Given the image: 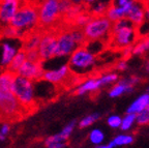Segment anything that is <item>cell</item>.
<instances>
[{"label":"cell","instance_id":"cell-37","mask_svg":"<svg viewBox=\"0 0 149 148\" xmlns=\"http://www.w3.org/2000/svg\"><path fill=\"white\" fill-rule=\"evenodd\" d=\"M59 5H60L61 14H62V16H64L72 6V2L70 0H59Z\"/></svg>","mask_w":149,"mask_h":148},{"label":"cell","instance_id":"cell-19","mask_svg":"<svg viewBox=\"0 0 149 148\" xmlns=\"http://www.w3.org/2000/svg\"><path fill=\"white\" fill-rule=\"evenodd\" d=\"M113 0H96L95 2L89 4V13L91 16H102L106 15Z\"/></svg>","mask_w":149,"mask_h":148},{"label":"cell","instance_id":"cell-23","mask_svg":"<svg viewBox=\"0 0 149 148\" xmlns=\"http://www.w3.org/2000/svg\"><path fill=\"white\" fill-rule=\"evenodd\" d=\"M40 37L42 34L38 32H33L30 33L26 38H23V45L22 48L25 51H29V50H36L38 48V45L40 42Z\"/></svg>","mask_w":149,"mask_h":148},{"label":"cell","instance_id":"cell-5","mask_svg":"<svg viewBox=\"0 0 149 148\" xmlns=\"http://www.w3.org/2000/svg\"><path fill=\"white\" fill-rule=\"evenodd\" d=\"M10 25L16 27L17 29L24 31L25 33L34 29L38 25L37 5L30 2H22L13 18Z\"/></svg>","mask_w":149,"mask_h":148},{"label":"cell","instance_id":"cell-44","mask_svg":"<svg viewBox=\"0 0 149 148\" xmlns=\"http://www.w3.org/2000/svg\"><path fill=\"white\" fill-rule=\"evenodd\" d=\"M72 2V4H77V5H83L84 4V1L85 0H70Z\"/></svg>","mask_w":149,"mask_h":148},{"label":"cell","instance_id":"cell-10","mask_svg":"<svg viewBox=\"0 0 149 148\" xmlns=\"http://www.w3.org/2000/svg\"><path fill=\"white\" fill-rule=\"evenodd\" d=\"M78 47L79 46L72 37L70 29L60 31L57 33V48L55 57L61 58L70 56Z\"/></svg>","mask_w":149,"mask_h":148},{"label":"cell","instance_id":"cell-26","mask_svg":"<svg viewBox=\"0 0 149 148\" xmlns=\"http://www.w3.org/2000/svg\"><path fill=\"white\" fill-rule=\"evenodd\" d=\"M89 141L91 144L95 146H98L100 144L104 143L105 141V134L102 130H98V128H94L89 133Z\"/></svg>","mask_w":149,"mask_h":148},{"label":"cell","instance_id":"cell-14","mask_svg":"<svg viewBox=\"0 0 149 148\" xmlns=\"http://www.w3.org/2000/svg\"><path fill=\"white\" fill-rule=\"evenodd\" d=\"M126 19L136 27H140L144 23V21L146 20L144 0H133L126 15Z\"/></svg>","mask_w":149,"mask_h":148},{"label":"cell","instance_id":"cell-9","mask_svg":"<svg viewBox=\"0 0 149 148\" xmlns=\"http://www.w3.org/2000/svg\"><path fill=\"white\" fill-rule=\"evenodd\" d=\"M22 45H19V39L17 38H5L4 40L0 42V68L1 70L7 68L17 52L22 49Z\"/></svg>","mask_w":149,"mask_h":148},{"label":"cell","instance_id":"cell-20","mask_svg":"<svg viewBox=\"0 0 149 148\" xmlns=\"http://www.w3.org/2000/svg\"><path fill=\"white\" fill-rule=\"evenodd\" d=\"M44 144L48 148H63L68 145V139L64 138L60 133L47 137Z\"/></svg>","mask_w":149,"mask_h":148},{"label":"cell","instance_id":"cell-30","mask_svg":"<svg viewBox=\"0 0 149 148\" xmlns=\"http://www.w3.org/2000/svg\"><path fill=\"white\" fill-rule=\"evenodd\" d=\"M100 115L98 113H92L89 115L85 116L84 118H82L79 122V127L80 128H85V127L91 126L93 123H95L96 121L100 119Z\"/></svg>","mask_w":149,"mask_h":148},{"label":"cell","instance_id":"cell-17","mask_svg":"<svg viewBox=\"0 0 149 148\" xmlns=\"http://www.w3.org/2000/svg\"><path fill=\"white\" fill-rule=\"evenodd\" d=\"M132 2H133V0H130L127 3L122 4V5L112 3L109 6V8H108L107 13H106V16H107L112 22H115V21H117V20H120V19L126 18V15H127L128 9H130Z\"/></svg>","mask_w":149,"mask_h":148},{"label":"cell","instance_id":"cell-34","mask_svg":"<svg viewBox=\"0 0 149 148\" xmlns=\"http://www.w3.org/2000/svg\"><path fill=\"white\" fill-rule=\"evenodd\" d=\"M121 120H122V117L114 114V115H110L109 117H108L107 123L110 127H112V128H120Z\"/></svg>","mask_w":149,"mask_h":148},{"label":"cell","instance_id":"cell-49","mask_svg":"<svg viewBox=\"0 0 149 148\" xmlns=\"http://www.w3.org/2000/svg\"><path fill=\"white\" fill-rule=\"evenodd\" d=\"M148 92H149V88H148Z\"/></svg>","mask_w":149,"mask_h":148},{"label":"cell","instance_id":"cell-24","mask_svg":"<svg viewBox=\"0 0 149 148\" xmlns=\"http://www.w3.org/2000/svg\"><path fill=\"white\" fill-rule=\"evenodd\" d=\"M149 50V35L142 37L141 39L138 38L137 42L133 46V55L141 56L145 54Z\"/></svg>","mask_w":149,"mask_h":148},{"label":"cell","instance_id":"cell-3","mask_svg":"<svg viewBox=\"0 0 149 148\" xmlns=\"http://www.w3.org/2000/svg\"><path fill=\"white\" fill-rule=\"evenodd\" d=\"M96 63L95 54L87 48L85 45L79 46L72 54L68 59V65L72 74L77 76H84L92 72Z\"/></svg>","mask_w":149,"mask_h":148},{"label":"cell","instance_id":"cell-38","mask_svg":"<svg viewBox=\"0 0 149 148\" xmlns=\"http://www.w3.org/2000/svg\"><path fill=\"white\" fill-rule=\"evenodd\" d=\"M26 58L27 60L30 61H40V53L36 50H29V51H26Z\"/></svg>","mask_w":149,"mask_h":148},{"label":"cell","instance_id":"cell-25","mask_svg":"<svg viewBox=\"0 0 149 148\" xmlns=\"http://www.w3.org/2000/svg\"><path fill=\"white\" fill-rule=\"evenodd\" d=\"M16 74L12 73L10 71H8L7 68L2 70L0 72V87L1 88H9L12 87L13 82Z\"/></svg>","mask_w":149,"mask_h":148},{"label":"cell","instance_id":"cell-41","mask_svg":"<svg viewBox=\"0 0 149 148\" xmlns=\"http://www.w3.org/2000/svg\"><path fill=\"white\" fill-rule=\"evenodd\" d=\"M127 68V61L125 59H122V60H119L118 62L116 63V70L120 71V72H123Z\"/></svg>","mask_w":149,"mask_h":148},{"label":"cell","instance_id":"cell-35","mask_svg":"<svg viewBox=\"0 0 149 148\" xmlns=\"http://www.w3.org/2000/svg\"><path fill=\"white\" fill-rule=\"evenodd\" d=\"M82 9H83V5L72 4V6L70 7V10L64 15V17L65 18H68V20H72V19H74L76 16H78L80 13L84 12V10H82Z\"/></svg>","mask_w":149,"mask_h":148},{"label":"cell","instance_id":"cell-33","mask_svg":"<svg viewBox=\"0 0 149 148\" xmlns=\"http://www.w3.org/2000/svg\"><path fill=\"white\" fill-rule=\"evenodd\" d=\"M136 122L139 125L149 124V106L138 114H136Z\"/></svg>","mask_w":149,"mask_h":148},{"label":"cell","instance_id":"cell-8","mask_svg":"<svg viewBox=\"0 0 149 148\" xmlns=\"http://www.w3.org/2000/svg\"><path fill=\"white\" fill-rule=\"evenodd\" d=\"M56 48H57V34L50 31L42 34L40 45L37 48L40 61H49L55 57Z\"/></svg>","mask_w":149,"mask_h":148},{"label":"cell","instance_id":"cell-2","mask_svg":"<svg viewBox=\"0 0 149 148\" xmlns=\"http://www.w3.org/2000/svg\"><path fill=\"white\" fill-rule=\"evenodd\" d=\"M10 89L18 98L24 111L32 110L34 108L36 103L34 81L16 74Z\"/></svg>","mask_w":149,"mask_h":148},{"label":"cell","instance_id":"cell-31","mask_svg":"<svg viewBox=\"0 0 149 148\" xmlns=\"http://www.w3.org/2000/svg\"><path fill=\"white\" fill-rule=\"evenodd\" d=\"M70 32H72V37H74V39L78 44V46H83V45L86 44L87 39H86L85 34H84V31L82 28H79V27L72 28V29H70Z\"/></svg>","mask_w":149,"mask_h":148},{"label":"cell","instance_id":"cell-43","mask_svg":"<svg viewBox=\"0 0 149 148\" xmlns=\"http://www.w3.org/2000/svg\"><path fill=\"white\" fill-rule=\"evenodd\" d=\"M128 1H130V0H113V3H114V4L122 5V4H125V3H127Z\"/></svg>","mask_w":149,"mask_h":148},{"label":"cell","instance_id":"cell-36","mask_svg":"<svg viewBox=\"0 0 149 148\" xmlns=\"http://www.w3.org/2000/svg\"><path fill=\"white\" fill-rule=\"evenodd\" d=\"M74 125H76V122H74V121H72V122L68 123V124L65 125L62 130H61L60 134L62 135L64 138H66V139L68 140V138H70V136L72 135V131H74Z\"/></svg>","mask_w":149,"mask_h":148},{"label":"cell","instance_id":"cell-7","mask_svg":"<svg viewBox=\"0 0 149 148\" xmlns=\"http://www.w3.org/2000/svg\"><path fill=\"white\" fill-rule=\"evenodd\" d=\"M38 24L44 27H51L62 16L59 0H42L37 5Z\"/></svg>","mask_w":149,"mask_h":148},{"label":"cell","instance_id":"cell-1","mask_svg":"<svg viewBox=\"0 0 149 148\" xmlns=\"http://www.w3.org/2000/svg\"><path fill=\"white\" fill-rule=\"evenodd\" d=\"M137 28L126 18L113 22L108 44L119 51L127 46H133L139 38Z\"/></svg>","mask_w":149,"mask_h":148},{"label":"cell","instance_id":"cell-29","mask_svg":"<svg viewBox=\"0 0 149 148\" xmlns=\"http://www.w3.org/2000/svg\"><path fill=\"white\" fill-rule=\"evenodd\" d=\"M102 82V87H107L109 85H113L118 81V75L116 73H106L98 76Z\"/></svg>","mask_w":149,"mask_h":148},{"label":"cell","instance_id":"cell-11","mask_svg":"<svg viewBox=\"0 0 149 148\" xmlns=\"http://www.w3.org/2000/svg\"><path fill=\"white\" fill-rule=\"evenodd\" d=\"M21 3L20 0H0V27L10 24Z\"/></svg>","mask_w":149,"mask_h":148},{"label":"cell","instance_id":"cell-32","mask_svg":"<svg viewBox=\"0 0 149 148\" xmlns=\"http://www.w3.org/2000/svg\"><path fill=\"white\" fill-rule=\"evenodd\" d=\"M112 141L115 143L116 147H118V146H126L133 143L134 137L130 136V135H118Z\"/></svg>","mask_w":149,"mask_h":148},{"label":"cell","instance_id":"cell-47","mask_svg":"<svg viewBox=\"0 0 149 148\" xmlns=\"http://www.w3.org/2000/svg\"><path fill=\"white\" fill-rule=\"evenodd\" d=\"M145 1V3H147V2H149V0H144Z\"/></svg>","mask_w":149,"mask_h":148},{"label":"cell","instance_id":"cell-46","mask_svg":"<svg viewBox=\"0 0 149 148\" xmlns=\"http://www.w3.org/2000/svg\"><path fill=\"white\" fill-rule=\"evenodd\" d=\"M145 70H146V72H149V61L145 63Z\"/></svg>","mask_w":149,"mask_h":148},{"label":"cell","instance_id":"cell-4","mask_svg":"<svg viewBox=\"0 0 149 148\" xmlns=\"http://www.w3.org/2000/svg\"><path fill=\"white\" fill-rule=\"evenodd\" d=\"M113 22L106 15L92 16L82 29L87 40H102L108 43Z\"/></svg>","mask_w":149,"mask_h":148},{"label":"cell","instance_id":"cell-22","mask_svg":"<svg viewBox=\"0 0 149 148\" xmlns=\"http://www.w3.org/2000/svg\"><path fill=\"white\" fill-rule=\"evenodd\" d=\"M26 51L24 50L23 48L20 49L18 52H17V54L14 56V58H13V60L10 61V63H9V65L7 66V70L10 71L12 73H14V74H17L18 73V71L20 70V67L23 65V63L26 61Z\"/></svg>","mask_w":149,"mask_h":148},{"label":"cell","instance_id":"cell-42","mask_svg":"<svg viewBox=\"0 0 149 148\" xmlns=\"http://www.w3.org/2000/svg\"><path fill=\"white\" fill-rule=\"evenodd\" d=\"M145 17L147 21H149V2L145 3Z\"/></svg>","mask_w":149,"mask_h":148},{"label":"cell","instance_id":"cell-48","mask_svg":"<svg viewBox=\"0 0 149 148\" xmlns=\"http://www.w3.org/2000/svg\"><path fill=\"white\" fill-rule=\"evenodd\" d=\"M20 1H21V2H25L26 0H20Z\"/></svg>","mask_w":149,"mask_h":148},{"label":"cell","instance_id":"cell-18","mask_svg":"<svg viewBox=\"0 0 149 148\" xmlns=\"http://www.w3.org/2000/svg\"><path fill=\"white\" fill-rule=\"evenodd\" d=\"M148 106H149V93H144V94L140 95L139 97H137V98L130 105V107H128L127 110H126V113L138 114L139 112L144 110L145 108H147Z\"/></svg>","mask_w":149,"mask_h":148},{"label":"cell","instance_id":"cell-27","mask_svg":"<svg viewBox=\"0 0 149 148\" xmlns=\"http://www.w3.org/2000/svg\"><path fill=\"white\" fill-rule=\"evenodd\" d=\"M136 123V114L133 113H126L124 117H122L121 120L120 128L123 132H127V131L132 130L134 124Z\"/></svg>","mask_w":149,"mask_h":148},{"label":"cell","instance_id":"cell-40","mask_svg":"<svg viewBox=\"0 0 149 148\" xmlns=\"http://www.w3.org/2000/svg\"><path fill=\"white\" fill-rule=\"evenodd\" d=\"M134 46V45H133ZM133 46H127L125 47V48L121 49L120 52L121 54H122V56H123L124 59H126V58H130V56L133 55Z\"/></svg>","mask_w":149,"mask_h":148},{"label":"cell","instance_id":"cell-45","mask_svg":"<svg viewBox=\"0 0 149 148\" xmlns=\"http://www.w3.org/2000/svg\"><path fill=\"white\" fill-rule=\"evenodd\" d=\"M95 1H96V0H85V1H84V4L89 5V4H91V3L95 2Z\"/></svg>","mask_w":149,"mask_h":148},{"label":"cell","instance_id":"cell-39","mask_svg":"<svg viewBox=\"0 0 149 148\" xmlns=\"http://www.w3.org/2000/svg\"><path fill=\"white\" fill-rule=\"evenodd\" d=\"M9 132H10V126H9V124L4 123V124L1 126V128H0V141H5L6 136L9 134Z\"/></svg>","mask_w":149,"mask_h":148},{"label":"cell","instance_id":"cell-21","mask_svg":"<svg viewBox=\"0 0 149 148\" xmlns=\"http://www.w3.org/2000/svg\"><path fill=\"white\" fill-rule=\"evenodd\" d=\"M25 34L26 33L24 31L20 30V29H17L16 27H14L10 24L0 27V36L4 37V38L23 39Z\"/></svg>","mask_w":149,"mask_h":148},{"label":"cell","instance_id":"cell-16","mask_svg":"<svg viewBox=\"0 0 149 148\" xmlns=\"http://www.w3.org/2000/svg\"><path fill=\"white\" fill-rule=\"evenodd\" d=\"M134 84L130 81V78L128 79H122L120 81H117L109 91V96L112 98L121 96L124 93L132 92L134 90Z\"/></svg>","mask_w":149,"mask_h":148},{"label":"cell","instance_id":"cell-6","mask_svg":"<svg viewBox=\"0 0 149 148\" xmlns=\"http://www.w3.org/2000/svg\"><path fill=\"white\" fill-rule=\"evenodd\" d=\"M24 112L12 89L0 87V118H17Z\"/></svg>","mask_w":149,"mask_h":148},{"label":"cell","instance_id":"cell-15","mask_svg":"<svg viewBox=\"0 0 149 148\" xmlns=\"http://www.w3.org/2000/svg\"><path fill=\"white\" fill-rule=\"evenodd\" d=\"M100 88H102V85L100 77H93V78L86 79V80H84L81 83L78 84L74 93L77 95L88 94V93L96 92Z\"/></svg>","mask_w":149,"mask_h":148},{"label":"cell","instance_id":"cell-28","mask_svg":"<svg viewBox=\"0 0 149 148\" xmlns=\"http://www.w3.org/2000/svg\"><path fill=\"white\" fill-rule=\"evenodd\" d=\"M91 15L90 13H86V12H82L80 13L78 16H76L72 19V23H74V27H79V28H83L84 26L86 25L89 22V20L91 19Z\"/></svg>","mask_w":149,"mask_h":148},{"label":"cell","instance_id":"cell-12","mask_svg":"<svg viewBox=\"0 0 149 148\" xmlns=\"http://www.w3.org/2000/svg\"><path fill=\"white\" fill-rule=\"evenodd\" d=\"M72 74V73L70 68V65L63 64L56 70L44 71L42 80H46L54 85H58V84H62L66 82V80L70 78Z\"/></svg>","mask_w":149,"mask_h":148},{"label":"cell","instance_id":"cell-13","mask_svg":"<svg viewBox=\"0 0 149 148\" xmlns=\"http://www.w3.org/2000/svg\"><path fill=\"white\" fill-rule=\"evenodd\" d=\"M44 71L42 61H30L26 59L17 74L36 82L38 80H42Z\"/></svg>","mask_w":149,"mask_h":148}]
</instances>
